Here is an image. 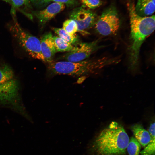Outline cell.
<instances>
[{"label": "cell", "instance_id": "obj_1", "mask_svg": "<svg viewBox=\"0 0 155 155\" xmlns=\"http://www.w3.org/2000/svg\"><path fill=\"white\" fill-rule=\"evenodd\" d=\"M130 24V45L129 49V60L130 68L134 69L139 61L141 47L144 41L155 29V16L141 17L135 10L133 3L127 4Z\"/></svg>", "mask_w": 155, "mask_h": 155}, {"label": "cell", "instance_id": "obj_2", "mask_svg": "<svg viewBox=\"0 0 155 155\" xmlns=\"http://www.w3.org/2000/svg\"><path fill=\"white\" fill-rule=\"evenodd\" d=\"M20 82L12 68L0 61V107H7L27 119L30 116L22 102Z\"/></svg>", "mask_w": 155, "mask_h": 155}, {"label": "cell", "instance_id": "obj_3", "mask_svg": "<svg viewBox=\"0 0 155 155\" xmlns=\"http://www.w3.org/2000/svg\"><path fill=\"white\" fill-rule=\"evenodd\" d=\"M117 59L103 57L76 62L53 61L48 63L47 75L49 77L57 75L86 77L102 67L117 63L119 60Z\"/></svg>", "mask_w": 155, "mask_h": 155}, {"label": "cell", "instance_id": "obj_4", "mask_svg": "<svg viewBox=\"0 0 155 155\" xmlns=\"http://www.w3.org/2000/svg\"><path fill=\"white\" fill-rule=\"evenodd\" d=\"M129 139L123 127L112 122L100 133L94 145L97 151L103 155H122L125 153Z\"/></svg>", "mask_w": 155, "mask_h": 155}, {"label": "cell", "instance_id": "obj_5", "mask_svg": "<svg viewBox=\"0 0 155 155\" xmlns=\"http://www.w3.org/2000/svg\"><path fill=\"white\" fill-rule=\"evenodd\" d=\"M14 22L8 26L12 36L20 46L34 59L46 62L42 53L40 40L38 38L24 30L17 22L15 16Z\"/></svg>", "mask_w": 155, "mask_h": 155}, {"label": "cell", "instance_id": "obj_6", "mask_svg": "<svg viewBox=\"0 0 155 155\" xmlns=\"http://www.w3.org/2000/svg\"><path fill=\"white\" fill-rule=\"evenodd\" d=\"M95 28L104 36L113 35L117 32L120 22L116 8L111 6L104 11L95 23Z\"/></svg>", "mask_w": 155, "mask_h": 155}, {"label": "cell", "instance_id": "obj_7", "mask_svg": "<svg viewBox=\"0 0 155 155\" xmlns=\"http://www.w3.org/2000/svg\"><path fill=\"white\" fill-rule=\"evenodd\" d=\"M84 6L74 9L70 13V18L76 23L78 31L81 34L85 35L90 34L87 30L94 25L96 15Z\"/></svg>", "mask_w": 155, "mask_h": 155}, {"label": "cell", "instance_id": "obj_8", "mask_svg": "<svg viewBox=\"0 0 155 155\" xmlns=\"http://www.w3.org/2000/svg\"><path fill=\"white\" fill-rule=\"evenodd\" d=\"M102 47L99 45L98 40L90 42H81L75 50L64 55L61 59L65 61L76 62L86 60L94 52Z\"/></svg>", "mask_w": 155, "mask_h": 155}, {"label": "cell", "instance_id": "obj_9", "mask_svg": "<svg viewBox=\"0 0 155 155\" xmlns=\"http://www.w3.org/2000/svg\"><path fill=\"white\" fill-rule=\"evenodd\" d=\"M65 7L64 4L54 2L45 9L35 12L34 14L38 20L41 27L42 28L48 21L63 11Z\"/></svg>", "mask_w": 155, "mask_h": 155}, {"label": "cell", "instance_id": "obj_10", "mask_svg": "<svg viewBox=\"0 0 155 155\" xmlns=\"http://www.w3.org/2000/svg\"><path fill=\"white\" fill-rule=\"evenodd\" d=\"M53 36L51 32L45 33L41 37L40 40L42 53L46 62L52 61L56 52L53 40Z\"/></svg>", "mask_w": 155, "mask_h": 155}, {"label": "cell", "instance_id": "obj_11", "mask_svg": "<svg viewBox=\"0 0 155 155\" xmlns=\"http://www.w3.org/2000/svg\"><path fill=\"white\" fill-rule=\"evenodd\" d=\"M155 0H138L135 6L136 13L141 17L152 16L155 12Z\"/></svg>", "mask_w": 155, "mask_h": 155}, {"label": "cell", "instance_id": "obj_12", "mask_svg": "<svg viewBox=\"0 0 155 155\" xmlns=\"http://www.w3.org/2000/svg\"><path fill=\"white\" fill-rule=\"evenodd\" d=\"M131 129L135 138L143 146L145 147L149 142L151 140L150 135L141 125L134 124L131 127Z\"/></svg>", "mask_w": 155, "mask_h": 155}, {"label": "cell", "instance_id": "obj_13", "mask_svg": "<svg viewBox=\"0 0 155 155\" xmlns=\"http://www.w3.org/2000/svg\"><path fill=\"white\" fill-rule=\"evenodd\" d=\"M52 29L59 37L71 44L76 46L80 43L79 37L76 34H70L63 28L53 27Z\"/></svg>", "mask_w": 155, "mask_h": 155}, {"label": "cell", "instance_id": "obj_14", "mask_svg": "<svg viewBox=\"0 0 155 155\" xmlns=\"http://www.w3.org/2000/svg\"><path fill=\"white\" fill-rule=\"evenodd\" d=\"M155 122L150 124L149 129L151 140L144 149L140 152L141 155H155Z\"/></svg>", "mask_w": 155, "mask_h": 155}, {"label": "cell", "instance_id": "obj_15", "mask_svg": "<svg viewBox=\"0 0 155 155\" xmlns=\"http://www.w3.org/2000/svg\"><path fill=\"white\" fill-rule=\"evenodd\" d=\"M53 40L57 52H69L75 50L77 45L71 44L57 36H53Z\"/></svg>", "mask_w": 155, "mask_h": 155}, {"label": "cell", "instance_id": "obj_16", "mask_svg": "<svg viewBox=\"0 0 155 155\" xmlns=\"http://www.w3.org/2000/svg\"><path fill=\"white\" fill-rule=\"evenodd\" d=\"M141 146L136 139L131 137L129 140L127 149L129 155H139Z\"/></svg>", "mask_w": 155, "mask_h": 155}, {"label": "cell", "instance_id": "obj_17", "mask_svg": "<svg viewBox=\"0 0 155 155\" xmlns=\"http://www.w3.org/2000/svg\"><path fill=\"white\" fill-rule=\"evenodd\" d=\"M71 35L76 34L78 31L77 24L73 20L69 18L66 20L63 24V28Z\"/></svg>", "mask_w": 155, "mask_h": 155}, {"label": "cell", "instance_id": "obj_18", "mask_svg": "<svg viewBox=\"0 0 155 155\" xmlns=\"http://www.w3.org/2000/svg\"><path fill=\"white\" fill-rule=\"evenodd\" d=\"M83 6L90 9H94L98 7L102 4L100 0H80Z\"/></svg>", "mask_w": 155, "mask_h": 155}, {"label": "cell", "instance_id": "obj_19", "mask_svg": "<svg viewBox=\"0 0 155 155\" xmlns=\"http://www.w3.org/2000/svg\"><path fill=\"white\" fill-rule=\"evenodd\" d=\"M12 5L11 12L13 15H15V9L27 3L29 0H10Z\"/></svg>", "mask_w": 155, "mask_h": 155}, {"label": "cell", "instance_id": "obj_20", "mask_svg": "<svg viewBox=\"0 0 155 155\" xmlns=\"http://www.w3.org/2000/svg\"><path fill=\"white\" fill-rule=\"evenodd\" d=\"M49 2L51 1L63 3L69 6H72L77 3L75 0H49Z\"/></svg>", "mask_w": 155, "mask_h": 155}, {"label": "cell", "instance_id": "obj_21", "mask_svg": "<svg viewBox=\"0 0 155 155\" xmlns=\"http://www.w3.org/2000/svg\"><path fill=\"white\" fill-rule=\"evenodd\" d=\"M34 5L39 7L43 6L49 3V0H29Z\"/></svg>", "mask_w": 155, "mask_h": 155}, {"label": "cell", "instance_id": "obj_22", "mask_svg": "<svg viewBox=\"0 0 155 155\" xmlns=\"http://www.w3.org/2000/svg\"><path fill=\"white\" fill-rule=\"evenodd\" d=\"M2 1H4L6 2L11 3L10 0H2Z\"/></svg>", "mask_w": 155, "mask_h": 155}, {"label": "cell", "instance_id": "obj_23", "mask_svg": "<svg viewBox=\"0 0 155 155\" xmlns=\"http://www.w3.org/2000/svg\"><path fill=\"white\" fill-rule=\"evenodd\" d=\"M115 155L109 154V155Z\"/></svg>", "mask_w": 155, "mask_h": 155}]
</instances>
